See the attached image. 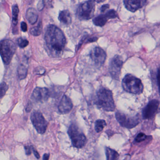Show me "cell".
Returning a JSON list of instances; mask_svg holds the SVG:
<instances>
[{"mask_svg":"<svg viewBox=\"0 0 160 160\" xmlns=\"http://www.w3.org/2000/svg\"><path fill=\"white\" fill-rule=\"evenodd\" d=\"M122 64V58L119 55H116L111 59L109 63V72L112 78L117 80L119 79Z\"/></svg>","mask_w":160,"mask_h":160,"instance_id":"cell-9","label":"cell"},{"mask_svg":"<svg viewBox=\"0 0 160 160\" xmlns=\"http://www.w3.org/2000/svg\"><path fill=\"white\" fill-rule=\"evenodd\" d=\"M122 85L124 91L132 94H140L144 89L141 80L132 74L125 76L122 79Z\"/></svg>","mask_w":160,"mask_h":160,"instance_id":"cell-3","label":"cell"},{"mask_svg":"<svg viewBox=\"0 0 160 160\" xmlns=\"http://www.w3.org/2000/svg\"><path fill=\"white\" fill-rule=\"evenodd\" d=\"M157 100H151L142 110V118L144 119H149L154 117L159 106Z\"/></svg>","mask_w":160,"mask_h":160,"instance_id":"cell-10","label":"cell"},{"mask_svg":"<svg viewBox=\"0 0 160 160\" xmlns=\"http://www.w3.org/2000/svg\"><path fill=\"white\" fill-rule=\"evenodd\" d=\"M107 160H118L119 154L115 150L106 147L105 148Z\"/></svg>","mask_w":160,"mask_h":160,"instance_id":"cell-18","label":"cell"},{"mask_svg":"<svg viewBox=\"0 0 160 160\" xmlns=\"http://www.w3.org/2000/svg\"><path fill=\"white\" fill-rule=\"evenodd\" d=\"M44 7V3L43 1H40L37 4V8L39 11H42Z\"/></svg>","mask_w":160,"mask_h":160,"instance_id":"cell-27","label":"cell"},{"mask_svg":"<svg viewBox=\"0 0 160 160\" xmlns=\"http://www.w3.org/2000/svg\"><path fill=\"white\" fill-rule=\"evenodd\" d=\"M28 69L26 64L21 63L19 64L18 69V74L19 79H25L27 77L28 75Z\"/></svg>","mask_w":160,"mask_h":160,"instance_id":"cell-19","label":"cell"},{"mask_svg":"<svg viewBox=\"0 0 160 160\" xmlns=\"http://www.w3.org/2000/svg\"><path fill=\"white\" fill-rule=\"evenodd\" d=\"M157 80L159 92H160V69H159L158 71V73H157Z\"/></svg>","mask_w":160,"mask_h":160,"instance_id":"cell-29","label":"cell"},{"mask_svg":"<svg viewBox=\"0 0 160 160\" xmlns=\"http://www.w3.org/2000/svg\"><path fill=\"white\" fill-rule=\"evenodd\" d=\"M49 155H50V154L49 153H45L43 156V160H48L49 158Z\"/></svg>","mask_w":160,"mask_h":160,"instance_id":"cell-33","label":"cell"},{"mask_svg":"<svg viewBox=\"0 0 160 160\" xmlns=\"http://www.w3.org/2000/svg\"><path fill=\"white\" fill-rule=\"evenodd\" d=\"M148 136L144 133L140 132L138 133L135 138V141L137 143H140L142 141H145L147 139Z\"/></svg>","mask_w":160,"mask_h":160,"instance_id":"cell-23","label":"cell"},{"mask_svg":"<svg viewBox=\"0 0 160 160\" xmlns=\"http://www.w3.org/2000/svg\"><path fill=\"white\" fill-rule=\"evenodd\" d=\"M32 151H33V153H34V155H35V157H36V158L37 159H40V155L39 154V152H38L37 150L34 148L32 147Z\"/></svg>","mask_w":160,"mask_h":160,"instance_id":"cell-31","label":"cell"},{"mask_svg":"<svg viewBox=\"0 0 160 160\" xmlns=\"http://www.w3.org/2000/svg\"><path fill=\"white\" fill-rule=\"evenodd\" d=\"M26 17L28 22L32 25H33L37 22L38 19V13L34 8H29L27 10Z\"/></svg>","mask_w":160,"mask_h":160,"instance_id":"cell-17","label":"cell"},{"mask_svg":"<svg viewBox=\"0 0 160 160\" xmlns=\"http://www.w3.org/2000/svg\"><path fill=\"white\" fill-rule=\"evenodd\" d=\"M147 2L145 0H125L123 1L126 9L133 12L143 7Z\"/></svg>","mask_w":160,"mask_h":160,"instance_id":"cell-14","label":"cell"},{"mask_svg":"<svg viewBox=\"0 0 160 160\" xmlns=\"http://www.w3.org/2000/svg\"><path fill=\"white\" fill-rule=\"evenodd\" d=\"M68 134L74 147L81 148L85 146L87 141L86 136L75 124L72 123L70 125Z\"/></svg>","mask_w":160,"mask_h":160,"instance_id":"cell-4","label":"cell"},{"mask_svg":"<svg viewBox=\"0 0 160 160\" xmlns=\"http://www.w3.org/2000/svg\"><path fill=\"white\" fill-rule=\"evenodd\" d=\"M58 19L61 23L64 26H69L72 23V19L71 13L67 10L61 11L59 13Z\"/></svg>","mask_w":160,"mask_h":160,"instance_id":"cell-16","label":"cell"},{"mask_svg":"<svg viewBox=\"0 0 160 160\" xmlns=\"http://www.w3.org/2000/svg\"><path fill=\"white\" fill-rule=\"evenodd\" d=\"M109 5L108 4H105V5H102L101 8V12H104L105 11H106L109 8Z\"/></svg>","mask_w":160,"mask_h":160,"instance_id":"cell-30","label":"cell"},{"mask_svg":"<svg viewBox=\"0 0 160 160\" xmlns=\"http://www.w3.org/2000/svg\"><path fill=\"white\" fill-rule=\"evenodd\" d=\"M95 1H88L78 5L76 15L80 20H88L93 17L95 11Z\"/></svg>","mask_w":160,"mask_h":160,"instance_id":"cell-6","label":"cell"},{"mask_svg":"<svg viewBox=\"0 0 160 160\" xmlns=\"http://www.w3.org/2000/svg\"><path fill=\"white\" fill-rule=\"evenodd\" d=\"M107 123L103 119H98L95 121V131L97 132H100L103 130L104 128L106 126Z\"/></svg>","mask_w":160,"mask_h":160,"instance_id":"cell-20","label":"cell"},{"mask_svg":"<svg viewBox=\"0 0 160 160\" xmlns=\"http://www.w3.org/2000/svg\"><path fill=\"white\" fill-rule=\"evenodd\" d=\"M73 103L72 100L66 95H63L60 102L58 110L62 114H68L72 110Z\"/></svg>","mask_w":160,"mask_h":160,"instance_id":"cell-15","label":"cell"},{"mask_svg":"<svg viewBox=\"0 0 160 160\" xmlns=\"http://www.w3.org/2000/svg\"><path fill=\"white\" fill-rule=\"evenodd\" d=\"M115 116L119 124L127 129H132L136 127L140 122V119L137 116L130 117L119 111L116 112Z\"/></svg>","mask_w":160,"mask_h":160,"instance_id":"cell-7","label":"cell"},{"mask_svg":"<svg viewBox=\"0 0 160 160\" xmlns=\"http://www.w3.org/2000/svg\"><path fill=\"white\" fill-rule=\"evenodd\" d=\"M16 51V46L10 40H2L1 42V56L6 65L10 64Z\"/></svg>","mask_w":160,"mask_h":160,"instance_id":"cell-5","label":"cell"},{"mask_svg":"<svg viewBox=\"0 0 160 160\" xmlns=\"http://www.w3.org/2000/svg\"><path fill=\"white\" fill-rule=\"evenodd\" d=\"M25 149L27 155H29L31 154L32 150V146H26V147H25Z\"/></svg>","mask_w":160,"mask_h":160,"instance_id":"cell-26","label":"cell"},{"mask_svg":"<svg viewBox=\"0 0 160 160\" xmlns=\"http://www.w3.org/2000/svg\"><path fill=\"white\" fill-rule=\"evenodd\" d=\"M19 9L17 5H14L12 7V23L14 26H17L18 23Z\"/></svg>","mask_w":160,"mask_h":160,"instance_id":"cell-22","label":"cell"},{"mask_svg":"<svg viewBox=\"0 0 160 160\" xmlns=\"http://www.w3.org/2000/svg\"><path fill=\"white\" fill-rule=\"evenodd\" d=\"M98 38L97 37H92V38H89L88 40V42H95L97 41Z\"/></svg>","mask_w":160,"mask_h":160,"instance_id":"cell-32","label":"cell"},{"mask_svg":"<svg viewBox=\"0 0 160 160\" xmlns=\"http://www.w3.org/2000/svg\"><path fill=\"white\" fill-rule=\"evenodd\" d=\"M32 108V104L31 103H29L28 104V106H27V108H26V110L28 112H29V111H30L31 109Z\"/></svg>","mask_w":160,"mask_h":160,"instance_id":"cell-34","label":"cell"},{"mask_svg":"<svg viewBox=\"0 0 160 160\" xmlns=\"http://www.w3.org/2000/svg\"><path fill=\"white\" fill-rule=\"evenodd\" d=\"M18 43L19 47L21 48H24L28 46L29 44V42L26 39H23V38H20L18 40Z\"/></svg>","mask_w":160,"mask_h":160,"instance_id":"cell-24","label":"cell"},{"mask_svg":"<svg viewBox=\"0 0 160 160\" xmlns=\"http://www.w3.org/2000/svg\"><path fill=\"white\" fill-rule=\"evenodd\" d=\"M45 41L49 55L52 57H58L62 54L66 38L62 31L55 25L48 26L45 34Z\"/></svg>","mask_w":160,"mask_h":160,"instance_id":"cell-1","label":"cell"},{"mask_svg":"<svg viewBox=\"0 0 160 160\" xmlns=\"http://www.w3.org/2000/svg\"><path fill=\"white\" fill-rule=\"evenodd\" d=\"M21 28L22 31L24 32H26L28 30V27H27V24L25 22H21Z\"/></svg>","mask_w":160,"mask_h":160,"instance_id":"cell-28","label":"cell"},{"mask_svg":"<svg viewBox=\"0 0 160 160\" xmlns=\"http://www.w3.org/2000/svg\"><path fill=\"white\" fill-rule=\"evenodd\" d=\"M49 91L45 88H36L34 89L32 98L36 102H43L47 101L49 98Z\"/></svg>","mask_w":160,"mask_h":160,"instance_id":"cell-13","label":"cell"},{"mask_svg":"<svg viewBox=\"0 0 160 160\" xmlns=\"http://www.w3.org/2000/svg\"><path fill=\"white\" fill-rule=\"evenodd\" d=\"M8 89V85L5 82L2 83L1 84V98H2L5 95Z\"/></svg>","mask_w":160,"mask_h":160,"instance_id":"cell-25","label":"cell"},{"mask_svg":"<svg viewBox=\"0 0 160 160\" xmlns=\"http://www.w3.org/2000/svg\"><path fill=\"white\" fill-rule=\"evenodd\" d=\"M118 14L114 10H109L105 14L100 15L93 19V24L96 26L102 27L105 25L108 19L118 17Z\"/></svg>","mask_w":160,"mask_h":160,"instance_id":"cell-12","label":"cell"},{"mask_svg":"<svg viewBox=\"0 0 160 160\" xmlns=\"http://www.w3.org/2000/svg\"><path fill=\"white\" fill-rule=\"evenodd\" d=\"M42 22L40 21L38 26L33 27L31 29L30 32L31 33L32 35H33V36H39L42 33Z\"/></svg>","mask_w":160,"mask_h":160,"instance_id":"cell-21","label":"cell"},{"mask_svg":"<svg viewBox=\"0 0 160 160\" xmlns=\"http://www.w3.org/2000/svg\"><path fill=\"white\" fill-rule=\"evenodd\" d=\"M90 58L95 64L101 66L104 64L106 59V53L101 48L96 47L91 51Z\"/></svg>","mask_w":160,"mask_h":160,"instance_id":"cell-11","label":"cell"},{"mask_svg":"<svg viewBox=\"0 0 160 160\" xmlns=\"http://www.w3.org/2000/svg\"><path fill=\"white\" fill-rule=\"evenodd\" d=\"M95 104L98 108L106 111H114L116 108L113 93L105 88L99 89L96 92Z\"/></svg>","mask_w":160,"mask_h":160,"instance_id":"cell-2","label":"cell"},{"mask_svg":"<svg viewBox=\"0 0 160 160\" xmlns=\"http://www.w3.org/2000/svg\"><path fill=\"white\" fill-rule=\"evenodd\" d=\"M31 120L34 128L39 133H44L48 125L47 121L42 113L38 111L32 112L31 116Z\"/></svg>","mask_w":160,"mask_h":160,"instance_id":"cell-8","label":"cell"}]
</instances>
